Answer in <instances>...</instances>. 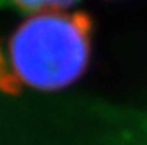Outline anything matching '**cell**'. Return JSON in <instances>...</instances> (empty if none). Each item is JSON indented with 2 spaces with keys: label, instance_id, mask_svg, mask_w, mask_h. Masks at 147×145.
Masks as SVG:
<instances>
[{
  "label": "cell",
  "instance_id": "obj_1",
  "mask_svg": "<svg viewBox=\"0 0 147 145\" xmlns=\"http://www.w3.org/2000/svg\"><path fill=\"white\" fill-rule=\"evenodd\" d=\"M91 52V21L86 14L37 12L0 46V89H58L77 81Z\"/></svg>",
  "mask_w": 147,
  "mask_h": 145
},
{
  "label": "cell",
  "instance_id": "obj_2",
  "mask_svg": "<svg viewBox=\"0 0 147 145\" xmlns=\"http://www.w3.org/2000/svg\"><path fill=\"white\" fill-rule=\"evenodd\" d=\"M11 2L25 11L46 12V11H60L70 5L74 0H11Z\"/></svg>",
  "mask_w": 147,
  "mask_h": 145
}]
</instances>
